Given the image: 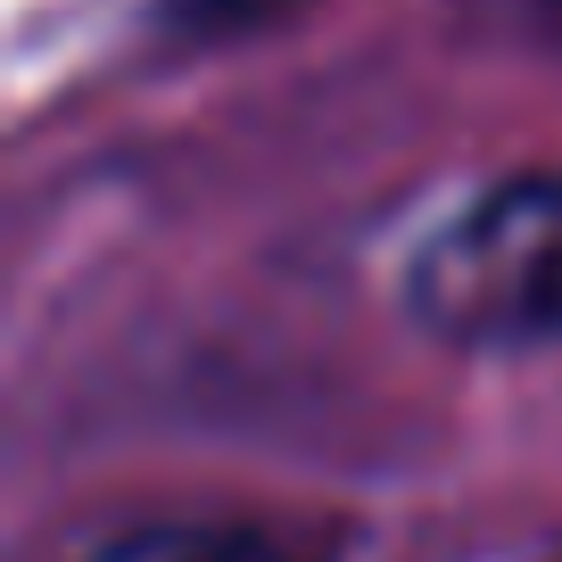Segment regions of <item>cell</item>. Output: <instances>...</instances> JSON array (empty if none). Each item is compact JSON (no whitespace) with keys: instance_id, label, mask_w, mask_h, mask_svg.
<instances>
[{"instance_id":"obj_1","label":"cell","mask_w":562,"mask_h":562,"mask_svg":"<svg viewBox=\"0 0 562 562\" xmlns=\"http://www.w3.org/2000/svg\"><path fill=\"white\" fill-rule=\"evenodd\" d=\"M414 315L456 348L562 339V166L480 191L414 257Z\"/></svg>"},{"instance_id":"obj_2","label":"cell","mask_w":562,"mask_h":562,"mask_svg":"<svg viewBox=\"0 0 562 562\" xmlns=\"http://www.w3.org/2000/svg\"><path fill=\"white\" fill-rule=\"evenodd\" d=\"M83 562H323V546L273 521H140Z\"/></svg>"},{"instance_id":"obj_3","label":"cell","mask_w":562,"mask_h":562,"mask_svg":"<svg viewBox=\"0 0 562 562\" xmlns=\"http://www.w3.org/2000/svg\"><path fill=\"white\" fill-rule=\"evenodd\" d=\"M554 9H562V0H554Z\"/></svg>"}]
</instances>
